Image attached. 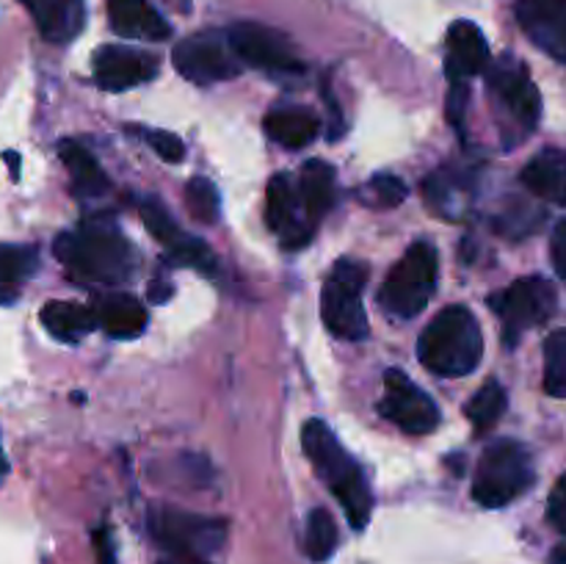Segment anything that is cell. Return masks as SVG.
<instances>
[{
  "label": "cell",
  "instance_id": "e0dca14e",
  "mask_svg": "<svg viewBox=\"0 0 566 564\" xmlns=\"http://www.w3.org/2000/svg\"><path fill=\"white\" fill-rule=\"evenodd\" d=\"M490 70V44L475 22L459 20L448 31L446 72L451 83H468L470 77Z\"/></svg>",
  "mask_w": 566,
  "mask_h": 564
},
{
  "label": "cell",
  "instance_id": "836d02e7",
  "mask_svg": "<svg viewBox=\"0 0 566 564\" xmlns=\"http://www.w3.org/2000/svg\"><path fill=\"white\" fill-rule=\"evenodd\" d=\"M547 518H551L553 529L566 536V473L553 487L551 501H547Z\"/></svg>",
  "mask_w": 566,
  "mask_h": 564
},
{
  "label": "cell",
  "instance_id": "f35d334b",
  "mask_svg": "<svg viewBox=\"0 0 566 564\" xmlns=\"http://www.w3.org/2000/svg\"><path fill=\"white\" fill-rule=\"evenodd\" d=\"M553 564H566V547H556V553H553Z\"/></svg>",
  "mask_w": 566,
  "mask_h": 564
},
{
  "label": "cell",
  "instance_id": "d6a6232c",
  "mask_svg": "<svg viewBox=\"0 0 566 564\" xmlns=\"http://www.w3.org/2000/svg\"><path fill=\"white\" fill-rule=\"evenodd\" d=\"M142 136H144V142L155 149V155H158V158L169 160V164H180V160L186 158V144H182V138L175 136V133L144 130Z\"/></svg>",
  "mask_w": 566,
  "mask_h": 564
},
{
  "label": "cell",
  "instance_id": "ab89813d",
  "mask_svg": "<svg viewBox=\"0 0 566 564\" xmlns=\"http://www.w3.org/2000/svg\"><path fill=\"white\" fill-rule=\"evenodd\" d=\"M6 473V462H3V453H0V476Z\"/></svg>",
  "mask_w": 566,
  "mask_h": 564
},
{
  "label": "cell",
  "instance_id": "cb8c5ba5",
  "mask_svg": "<svg viewBox=\"0 0 566 564\" xmlns=\"http://www.w3.org/2000/svg\"><path fill=\"white\" fill-rule=\"evenodd\" d=\"M263 127L271 142L282 144L287 149H302L315 142L321 122L307 108H274L265 114Z\"/></svg>",
  "mask_w": 566,
  "mask_h": 564
},
{
  "label": "cell",
  "instance_id": "8d00e7d4",
  "mask_svg": "<svg viewBox=\"0 0 566 564\" xmlns=\"http://www.w3.org/2000/svg\"><path fill=\"white\" fill-rule=\"evenodd\" d=\"M94 542H97L99 564H114V547H111V536L105 534V531H99V534L94 536Z\"/></svg>",
  "mask_w": 566,
  "mask_h": 564
},
{
  "label": "cell",
  "instance_id": "30bf717a",
  "mask_svg": "<svg viewBox=\"0 0 566 564\" xmlns=\"http://www.w3.org/2000/svg\"><path fill=\"white\" fill-rule=\"evenodd\" d=\"M227 36H230V44L238 59H241V64H249L276 77L302 75L304 72V61L298 59L291 39L285 33L274 31V28L260 25V22H235Z\"/></svg>",
  "mask_w": 566,
  "mask_h": 564
},
{
  "label": "cell",
  "instance_id": "ba28073f",
  "mask_svg": "<svg viewBox=\"0 0 566 564\" xmlns=\"http://www.w3.org/2000/svg\"><path fill=\"white\" fill-rule=\"evenodd\" d=\"M556 302V288L545 276H523L503 291L492 293L490 307L503 324V343L517 346L525 332L551 321Z\"/></svg>",
  "mask_w": 566,
  "mask_h": 564
},
{
  "label": "cell",
  "instance_id": "7402d4cb",
  "mask_svg": "<svg viewBox=\"0 0 566 564\" xmlns=\"http://www.w3.org/2000/svg\"><path fill=\"white\" fill-rule=\"evenodd\" d=\"M470 175L464 169H437L426 180V202L437 216L459 219L470 202Z\"/></svg>",
  "mask_w": 566,
  "mask_h": 564
},
{
  "label": "cell",
  "instance_id": "2e32d148",
  "mask_svg": "<svg viewBox=\"0 0 566 564\" xmlns=\"http://www.w3.org/2000/svg\"><path fill=\"white\" fill-rule=\"evenodd\" d=\"M514 11L531 42L566 64V0H517Z\"/></svg>",
  "mask_w": 566,
  "mask_h": 564
},
{
  "label": "cell",
  "instance_id": "d4e9b609",
  "mask_svg": "<svg viewBox=\"0 0 566 564\" xmlns=\"http://www.w3.org/2000/svg\"><path fill=\"white\" fill-rule=\"evenodd\" d=\"M39 265V254L25 243H0V307L14 304Z\"/></svg>",
  "mask_w": 566,
  "mask_h": 564
},
{
  "label": "cell",
  "instance_id": "7c38bea8",
  "mask_svg": "<svg viewBox=\"0 0 566 564\" xmlns=\"http://www.w3.org/2000/svg\"><path fill=\"white\" fill-rule=\"evenodd\" d=\"M379 412L407 435H429L440 426V409L431 401L423 387L415 385L401 368H390L385 374V396L379 401Z\"/></svg>",
  "mask_w": 566,
  "mask_h": 564
},
{
  "label": "cell",
  "instance_id": "f1b7e54d",
  "mask_svg": "<svg viewBox=\"0 0 566 564\" xmlns=\"http://www.w3.org/2000/svg\"><path fill=\"white\" fill-rule=\"evenodd\" d=\"M337 542H340V534H337L335 518L326 509H313L307 518V531H304L307 556L313 562H326L337 551Z\"/></svg>",
  "mask_w": 566,
  "mask_h": 564
},
{
  "label": "cell",
  "instance_id": "d6986e66",
  "mask_svg": "<svg viewBox=\"0 0 566 564\" xmlns=\"http://www.w3.org/2000/svg\"><path fill=\"white\" fill-rule=\"evenodd\" d=\"M108 20L119 36L164 42L171 36L169 22L147 0H108Z\"/></svg>",
  "mask_w": 566,
  "mask_h": 564
},
{
  "label": "cell",
  "instance_id": "d590c367",
  "mask_svg": "<svg viewBox=\"0 0 566 564\" xmlns=\"http://www.w3.org/2000/svg\"><path fill=\"white\" fill-rule=\"evenodd\" d=\"M551 249H553V265H556L558 276H564L566 280V219L556 227V232H553Z\"/></svg>",
  "mask_w": 566,
  "mask_h": 564
},
{
  "label": "cell",
  "instance_id": "603a6c76",
  "mask_svg": "<svg viewBox=\"0 0 566 564\" xmlns=\"http://www.w3.org/2000/svg\"><path fill=\"white\" fill-rule=\"evenodd\" d=\"M298 197L302 208L313 224H318L321 216L335 205L337 199V175L326 160H307L302 166V180H298Z\"/></svg>",
  "mask_w": 566,
  "mask_h": 564
},
{
  "label": "cell",
  "instance_id": "277c9868",
  "mask_svg": "<svg viewBox=\"0 0 566 564\" xmlns=\"http://www.w3.org/2000/svg\"><path fill=\"white\" fill-rule=\"evenodd\" d=\"M536 470L528 448L517 440H497L481 453L473 498L486 509H501L534 487Z\"/></svg>",
  "mask_w": 566,
  "mask_h": 564
},
{
  "label": "cell",
  "instance_id": "4fadbf2b",
  "mask_svg": "<svg viewBox=\"0 0 566 564\" xmlns=\"http://www.w3.org/2000/svg\"><path fill=\"white\" fill-rule=\"evenodd\" d=\"M138 213H142L144 227H147V230L153 232V238H158L160 247L166 249L171 263L186 265V269L205 271V274H213L216 258L208 249V243L188 236V232L171 219V213L158 202V199L155 197L142 199V202H138Z\"/></svg>",
  "mask_w": 566,
  "mask_h": 564
},
{
  "label": "cell",
  "instance_id": "5bb4252c",
  "mask_svg": "<svg viewBox=\"0 0 566 564\" xmlns=\"http://www.w3.org/2000/svg\"><path fill=\"white\" fill-rule=\"evenodd\" d=\"M265 221L282 238V247L302 249L313 241L315 224L302 208L298 188L287 175H274L265 188Z\"/></svg>",
  "mask_w": 566,
  "mask_h": 564
},
{
  "label": "cell",
  "instance_id": "9c48e42d",
  "mask_svg": "<svg viewBox=\"0 0 566 564\" xmlns=\"http://www.w3.org/2000/svg\"><path fill=\"white\" fill-rule=\"evenodd\" d=\"M149 531L171 556L205 558L224 542L227 525L224 520L205 518V514L158 506L149 512Z\"/></svg>",
  "mask_w": 566,
  "mask_h": 564
},
{
  "label": "cell",
  "instance_id": "9a60e30c",
  "mask_svg": "<svg viewBox=\"0 0 566 564\" xmlns=\"http://www.w3.org/2000/svg\"><path fill=\"white\" fill-rule=\"evenodd\" d=\"M94 81L105 92H127L158 75V59L127 44H105L94 53Z\"/></svg>",
  "mask_w": 566,
  "mask_h": 564
},
{
  "label": "cell",
  "instance_id": "74e56055",
  "mask_svg": "<svg viewBox=\"0 0 566 564\" xmlns=\"http://www.w3.org/2000/svg\"><path fill=\"white\" fill-rule=\"evenodd\" d=\"M164 564H208V562H205V558H193V556H175Z\"/></svg>",
  "mask_w": 566,
  "mask_h": 564
},
{
  "label": "cell",
  "instance_id": "7a4b0ae2",
  "mask_svg": "<svg viewBox=\"0 0 566 564\" xmlns=\"http://www.w3.org/2000/svg\"><path fill=\"white\" fill-rule=\"evenodd\" d=\"M302 448L310 462H313L315 473L337 498L348 523L363 531L368 525L370 512H374V492H370L368 476L359 468L357 459L340 446L335 431L324 420H307L304 424Z\"/></svg>",
  "mask_w": 566,
  "mask_h": 564
},
{
  "label": "cell",
  "instance_id": "1f68e13d",
  "mask_svg": "<svg viewBox=\"0 0 566 564\" xmlns=\"http://www.w3.org/2000/svg\"><path fill=\"white\" fill-rule=\"evenodd\" d=\"M186 208L199 221H205V224L216 221V216H219V191H216V186L208 177H193V180H188Z\"/></svg>",
  "mask_w": 566,
  "mask_h": 564
},
{
  "label": "cell",
  "instance_id": "8992f818",
  "mask_svg": "<svg viewBox=\"0 0 566 564\" xmlns=\"http://www.w3.org/2000/svg\"><path fill=\"white\" fill-rule=\"evenodd\" d=\"M365 282H368V265L354 258L337 260L326 276L321 291V318L326 330L340 341L368 337V315L363 307Z\"/></svg>",
  "mask_w": 566,
  "mask_h": 564
},
{
  "label": "cell",
  "instance_id": "e575fe53",
  "mask_svg": "<svg viewBox=\"0 0 566 564\" xmlns=\"http://www.w3.org/2000/svg\"><path fill=\"white\" fill-rule=\"evenodd\" d=\"M464 111H468V83H453L451 97H448V119L464 133Z\"/></svg>",
  "mask_w": 566,
  "mask_h": 564
},
{
  "label": "cell",
  "instance_id": "4316f807",
  "mask_svg": "<svg viewBox=\"0 0 566 564\" xmlns=\"http://www.w3.org/2000/svg\"><path fill=\"white\" fill-rule=\"evenodd\" d=\"M59 155L61 160H64L66 169H70L72 188H75L77 197H99V194H105V188H108V177H105L103 166L97 164V158H94L83 144L66 138V142L59 144Z\"/></svg>",
  "mask_w": 566,
  "mask_h": 564
},
{
  "label": "cell",
  "instance_id": "52a82bcc",
  "mask_svg": "<svg viewBox=\"0 0 566 564\" xmlns=\"http://www.w3.org/2000/svg\"><path fill=\"white\" fill-rule=\"evenodd\" d=\"M490 94L503 130H514V144L534 133L542 116V97L523 61L501 59L490 66Z\"/></svg>",
  "mask_w": 566,
  "mask_h": 564
},
{
  "label": "cell",
  "instance_id": "3957f363",
  "mask_svg": "<svg viewBox=\"0 0 566 564\" xmlns=\"http://www.w3.org/2000/svg\"><path fill=\"white\" fill-rule=\"evenodd\" d=\"M418 357L426 370L446 379L473 374L484 357V335L475 315L464 304L440 310L420 335Z\"/></svg>",
  "mask_w": 566,
  "mask_h": 564
},
{
  "label": "cell",
  "instance_id": "83f0119b",
  "mask_svg": "<svg viewBox=\"0 0 566 564\" xmlns=\"http://www.w3.org/2000/svg\"><path fill=\"white\" fill-rule=\"evenodd\" d=\"M506 404L509 396L506 390H503L501 382H486V385L468 401V418L470 424H473V429L481 431V435L490 431L492 426L501 420V415L506 412Z\"/></svg>",
  "mask_w": 566,
  "mask_h": 564
},
{
  "label": "cell",
  "instance_id": "f546056e",
  "mask_svg": "<svg viewBox=\"0 0 566 564\" xmlns=\"http://www.w3.org/2000/svg\"><path fill=\"white\" fill-rule=\"evenodd\" d=\"M357 199L365 208L390 210L407 199V186L396 175H376L357 191Z\"/></svg>",
  "mask_w": 566,
  "mask_h": 564
},
{
  "label": "cell",
  "instance_id": "484cf974",
  "mask_svg": "<svg viewBox=\"0 0 566 564\" xmlns=\"http://www.w3.org/2000/svg\"><path fill=\"white\" fill-rule=\"evenodd\" d=\"M42 324L55 341L77 343L97 326L94 307L77 302H48L42 307Z\"/></svg>",
  "mask_w": 566,
  "mask_h": 564
},
{
  "label": "cell",
  "instance_id": "6da1fadb",
  "mask_svg": "<svg viewBox=\"0 0 566 564\" xmlns=\"http://www.w3.org/2000/svg\"><path fill=\"white\" fill-rule=\"evenodd\" d=\"M55 258L81 285L111 288L130 280L138 269L136 249L108 219H88L61 232L53 243Z\"/></svg>",
  "mask_w": 566,
  "mask_h": 564
},
{
  "label": "cell",
  "instance_id": "ac0fdd59",
  "mask_svg": "<svg viewBox=\"0 0 566 564\" xmlns=\"http://www.w3.org/2000/svg\"><path fill=\"white\" fill-rule=\"evenodd\" d=\"M31 11L42 39L53 44H66L83 31L86 3L83 0H22Z\"/></svg>",
  "mask_w": 566,
  "mask_h": 564
},
{
  "label": "cell",
  "instance_id": "4dcf8cb0",
  "mask_svg": "<svg viewBox=\"0 0 566 564\" xmlns=\"http://www.w3.org/2000/svg\"><path fill=\"white\" fill-rule=\"evenodd\" d=\"M545 390L566 398V330L553 332L545 343Z\"/></svg>",
  "mask_w": 566,
  "mask_h": 564
},
{
  "label": "cell",
  "instance_id": "5b68a950",
  "mask_svg": "<svg viewBox=\"0 0 566 564\" xmlns=\"http://www.w3.org/2000/svg\"><path fill=\"white\" fill-rule=\"evenodd\" d=\"M440 274V254L434 243L415 241L387 274L379 304L396 318H415L431 302Z\"/></svg>",
  "mask_w": 566,
  "mask_h": 564
},
{
  "label": "cell",
  "instance_id": "8fae6325",
  "mask_svg": "<svg viewBox=\"0 0 566 564\" xmlns=\"http://www.w3.org/2000/svg\"><path fill=\"white\" fill-rule=\"evenodd\" d=\"M175 66L186 81L191 83H219L230 81L241 72V59L232 50L230 36H221L216 31L193 33L182 39L175 48Z\"/></svg>",
  "mask_w": 566,
  "mask_h": 564
},
{
  "label": "cell",
  "instance_id": "ffe728a7",
  "mask_svg": "<svg viewBox=\"0 0 566 564\" xmlns=\"http://www.w3.org/2000/svg\"><path fill=\"white\" fill-rule=\"evenodd\" d=\"M97 326L116 341H133L147 330V307L130 293H105L94 304Z\"/></svg>",
  "mask_w": 566,
  "mask_h": 564
},
{
  "label": "cell",
  "instance_id": "44dd1931",
  "mask_svg": "<svg viewBox=\"0 0 566 564\" xmlns=\"http://www.w3.org/2000/svg\"><path fill=\"white\" fill-rule=\"evenodd\" d=\"M523 186L551 205H566V153L558 147L542 149L525 164Z\"/></svg>",
  "mask_w": 566,
  "mask_h": 564
}]
</instances>
